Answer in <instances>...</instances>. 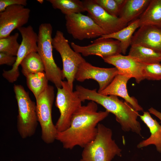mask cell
<instances>
[{"label": "cell", "instance_id": "cell-1", "mask_svg": "<svg viewBox=\"0 0 161 161\" xmlns=\"http://www.w3.org/2000/svg\"><path fill=\"white\" fill-rule=\"evenodd\" d=\"M97 109V103L92 101L81 106L73 114L69 127L57 132L56 140L65 149H72L77 146L83 148L95 138L98 124L109 114L106 110Z\"/></svg>", "mask_w": 161, "mask_h": 161}, {"label": "cell", "instance_id": "cell-2", "mask_svg": "<svg viewBox=\"0 0 161 161\" xmlns=\"http://www.w3.org/2000/svg\"><path fill=\"white\" fill-rule=\"evenodd\" d=\"M75 91L82 102L86 100L93 101L113 114L123 131H131L142 137L141 125L137 120L139 114L129 103L120 100L117 96L103 95L96 89H90L80 85L76 86Z\"/></svg>", "mask_w": 161, "mask_h": 161}, {"label": "cell", "instance_id": "cell-3", "mask_svg": "<svg viewBox=\"0 0 161 161\" xmlns=\"http://www.w3.org/2000/svg\"><path fill=\"white\" fill-rule=\"evenodd\" d=\"M95 138L83 148L79 161H112L122 156V150L112 138V130L103 124L97 125Z\"/></svg>", "mask_w": 161, "mask_h": 161}, {"label": "cell", "instance_id": "cell-4", "mask_svg": "<svg viewBox=\"0 0 161 161\" xmlns=\"http://www.w3.org/2000/svg\"><path fill=\"white\" fill-rule=\"evenodd\" d=\"M13 90L18 107L17 128L23 139L31 137L35 133L38 123L36 105L21 85H14Z\"/></svg>", "mask_w": 161, "mask_h": 161}, {"label": "cell", "instance_id": "cell-5", "mask_svg": "<svg viewBox=\"0 0 161 161\" xmlns=\"http://www.w3.org/2000/svg\"><path fill=\"white\" fill-rule=\"evenodd\" d=\"M52 27L48 23L41 24L38 28L37 52L43 61L44 72L49 81L57 88L61 87L64 79L62 70L57 66L52 54Z\"/></svg>", "mask_w": 161, "mask_h": 161}, {"label": "cell", "instance_id": "cell-6", "mask_svg": "<svg viewBox=\"0 0 161 161\" xmlns=\"http://www.w3.org/2000/svg\"><path fill=\"white\" fill-rule=\"evenodd\" d=\"M54 97V88L49 85L36 99L37 115L41 129V138L47 144L54 142L58 132L53 123L52 115Z\"/></svg>", "mask_w": 161, "mask_h": 161}, {"label": "cell", "instance_id": "cell-7", "mask_svg": "<svg viewBox=\"0 0 161 161\" xmlns=\"http://www.w3.org/2000/svg\"><path fill=\"white\" fill-rule=\"evenodd\" d=\"M52 45L61 58L64 78L66 79L70 88L73 90V83L79 67L86 61L80 53L71 48L68 41L61 31L58 30L56 32L52 38Z\"/></svg>", "mask_w": 161, "mask_h": 161}, {"label": "cell", "instance_id": "cell-8", "mask_svg": "<svg viewBox=\"0 0 161 161\" xmlns=\"http://www.w3.org/2000/svg\"><path fill=\"white\" fill-rule=\"evenodd\" d=\"M57 89L55 105L59 110L60 115L55 125L57 132H61L69 127L73 114L82 106V102L66 81L63 80L61 87Z\"/></svg>", "mask_w": 161, "mask_h": 161}, {"label": "cell", "instance_id": "cell-9", "mask_svg": "<svg viewBox=\"0 0 161 161\" xmlns=\"http://www.w3.org/2000/svg\"><path fill=\"white\" fill-rule=\"evenodd\" d=\"M66 27L68 33L80 40L100 37L105 32L88 16L81 13L65 15Z\"/></svg>", "mask_w": 161, "mask_h": 161}, {"label": "cell", "instance_id": "cell-10", "mask_svg": "<svg viewBox=\"0 0 161 161\" xmlns=\"http://www.w3.org/2000/svg\"><path fill=\"white\" fill-rule=\"evenodd\" d=\"M22 37V41L16 56V59L12 69L3 70V77L9 83L16 81L19 75V66L23 60L28 55L34 52H37L38 34L30 25L23 27L17 29Z\"/></svg>", "mask_w": 161, "mask_h": 161}, {"label": "cell", "instance_id": "cell-11", "mask_svg": "<svg viewBox=\"0 0 161 161\" xmlns=\"http://www.w3.org/2000/svg\"><path fill=\"white\" fill-rule=\"evenodd\" d=\"M87 16L90 17L105 32V35L116 32L127 26L118 17L114 16L107 12L95 0L83 1Z\"/></svg>", "mask_w": 161, "mask_h": 161}, {"label": "cell", "instance_id": "cell-12", "mask_svg": "<svg viewBox=\"0 0 161 161\" xmlns=\"http://www.w3.org/2000/svg\"><path fill=\"white\" fill-rule=\"evenodd\" d=\"M24 7L12 5L0 12V39L10 35L13 30L27 23L30 10Z\"/></svg>", "mask_w": 161, "mask_h": 161}, {"label": "cell", "instance_id": "cell-13", "mask_svg": "<svg viewBox=\"0 0 161 161\" xmlns=\"http://www.w3.org/2000/svg\"><path fill=\"white\" fill-rule=\"evenodd\" d=\"M119 74L118 70L115 67H98L85 61L79 66L75 79L81 82L88 79L96 80L99 84V89L97 92L99 93L106 88L115 76Z\"/></svg>", "mask_w": 161, "mask_h": 161}, {"label": "cell", "instance_id": "cell-14", "mask_svg": "<svg viewBox=\"0 0 161 161\" xmlns=\"http://www.w3.org/2000/svg\"><path fill=\"white\" fill-rule=\"evenodd\" d=\"M71 46L75 51L84 56L96 55L103 58L121 53L120 41L112 38H98L91 44L83 46L72 42Z\"/></svg>", "mask_w": 161, "mask_h": 161}, {"label": "cell", "instance_id": "cell-15", "mask_svg": "<svg viewBox=\"0 0 161 161\" xmlns=\"http://www.w3.org/2000/svg\"><path fill=\"white\" fill-rule=\"evenodd\" d=\"M103 59L105 62L116 68L119 74L134 78L137 83L145 79L143 75V64L128 55L119 54Z\"/></svg>", "mask_w": 161, "mask_h": 161}, {"label": "cell", "instance_id": "cell-16", "mask_svg": "<svg viewBox=\"0 0 161 161\" xmlns=\"http://www.w3.org/2000/svg\"><path fill=\"white\" fill-rule=\"evenodd\" d=\"M139 27L132 37L131 45H139L161 53V27L145 25Z\"/></svg>", "mask_w": 161, "mask_h": 161}, {"label": "cell", "instance_id": "cell-17", "mask_svg": "<svg viewBox=\"0 0 161 161\" xmlns=\"http://www.w3.org/2000/svg\"><path fill=\"white\" fill-rule=\"evenodd\" d=\"M131 78L125 75L118 74L114 78L109 85L99 93L106 95H114L124 99L136 111L143 110L137 100L129 95L127 89V84Z\"/></svg>", "mask_w": 161, "mask_h": 161}, {"label": "cell", "instance_id": "cell-18", "mask_svg": "<svg viewBox=\"0 0 161 161\" xmlns=\"http://www.w3.org/2000/svg\"><path fill=\"white\" fill-rule=\"evenodd\" d=\"M141 120L149 129L151 135L147 139L140 142L137 145L138 148L154 145L157 151L161 153V125L153 119L148 112H143V115H139Z\"/></svg>", "mask_w": 161, "mask_h": 161}, {"label": "cell", "instance_id": "cell-19", "mask_svg": "<svg viewBox=\"0 0 161 161\" xmlns=\"http://www.w3.org/2000/svg\"><path fill=\"white\" fill-rule=\"evenodd\" d=\"M150 0H125L120 9L119 17L126 24L142 14Z\"/></svg>", "mask_w": 161, "mask_h": 161}, {"label": "cell", "instance_id": "cell-20", "mask_svg": "<svg viewBox=\"0 0 161 161\" xmlns=\"http://www.w3.org/2000/svg\"><path fill=\"white\" fill-rule=\"evenodd\" d=\"M139 27V18L136 19L121 30L111 34L103 35L99 38H112L119 41L121 53L125 54L128 47L131 45L134 33Z\"/></svg>", "mask_w": 161, "mask_h": 161}, {"label": "cell", "instance_id": "cell-21", "mask_svg": "<svg viewBox=\"0 0 161 161\" xmlns=\"http://www.w3.org/2000/svg\"><path fill=\"white\" fill-rule=\"evenodd\" d=\"M139 19L140 27L153 25L161 27V0H150Z\"/></svg>", "mask_w": 161, "mask_h": 161}, {"label": "cell", "instance_id": "cell-22", "mask_svg": "<svg viewBox=\"0 0 161 161\" xmlns=\"http://www.w3.org/2000/svg\"><path fill=\"white\" fill-rule=\"evenodd\" d=\"M131 46L128 55L143 64L160 63L161 53L150 48L137 44Z\"/></svg>", "mask_w": 161, "mask_h": 161}, {"label": "cell", "instance_id": "cell-23", "mask_svg": "<svg viewBox=\"0 0 161 161\" xmlns=\"http://www.w3.org/2000/svg\"><path fill=\"white\" fill-rule=\"evenodd\" d=\"M21 72L26 77L28 75L44 72V65L41 57L37 52H32L22 61L20 65Z\"/></svg>", "mask_w": 161, "mask_h": 161}, {"label": "cell", "instance_id": "cell-24", "mask_svg": "<svg viewBox=\"0 0 161 161\" xmlns=\"http://www.w3.org/2000/svg\"><path fill=\"white\" fill-rule=\"evenodd\" d=\"M53 8L65 15L86 11L83 1L79 0H47Z\"/></svg>", "mask_w": 161, "mask_h": 161}, {"label": "cell", "instance_id": "cell-25", "mask_svg": "<svg viewBox=\"0 0 161 161\" xmlns=\"http://www.w3.org/2000/svg\"><path fill=\"white\" fill-rule=\"evenodd\" d=\"M26 77L27 86L33 93L35 99L49 85V80L44 72L30 74Z\"/></svg>", "mask_w": 161, "mask_h": 161}, {"label": "cell", "instance_id": "cell-26", "mask_svg": "<svg viewBox=\"0 0 161 161\" xmlns=\"http://www.w3.org/2000/svg\"><path fill=\"white\" fill-rule=\"evenodd\" d=\"M19 34H14L0 39V52L16 56L20 46L17 41Z\"/></svg>", "mask_w": 161, "mask_h": 161}, {"label": "cell", "instance_id": "cell-27", "mask_svg": "<svg viewBox=\"0 0 161 161\" xmlns=\"http://www.w3.org/2000/svg\"><path fill=\"white\" fill-rule=\"evenodd\" d=\"M143 75L145 79L149 80H161V64H143Z\"/></svg>", "mask_w": 161, "mask_h": 161}, {"label": "cell", "instance_id": "cell-28", "mask_svg": "<svg viewBox=\"0 0 161 161\" xmlns=\"http://www.w3.org/2000/svg\"><path fill=\"white\" fill-rule=\"evenodd\" d=\"M96 2L110 15L119 17L120 7L116 0H95Z\"/></svg>", "mask_w": 161, "mask_h": 161}, {"label": "cell", "instance_id": "cell-29", "mask_svg": "<svg viewBox=\"0 0 161 161\" xmlns=\"http://www.w3.org/2000/svg\"><path fill=\"white\" fill-rule=\"evenodd\" d=\"M27 4L26 0H0V12L4 11L10 6L19 5L25 6Z\"/></svg>", "mask_w": 161, "mask_h": 161}, {"label": "cell", "instance_id": "cell-30", "mask_svg": "<svg viewBox=\"0 0 161 161\" xmlns=\"http://www.w3.org/2000/svg\"><path fill=\"white\" fill-rule=\"evenodd\" d=\"M16 59V56L10 55L0 52V65L13 66Z\"/></svg>", "mask_w": 161, "mask_h": 161}, {"label": "cell", "instance_id": "cell-31", "mask_svg": "<svg viewBox=\"0 0 161 161\" xmlns=\"http://www.w3.org/2000/svg\"><path fill=\"white\" fill-rule=\"evenodd\" d=\"M149 112L157 117L160 121L161 123V112L157 110L153 107L148 109Z\"/></svg>", "mask_w": 161, "mask_h": 161}, {"label": "cell", "instance_id": "cell-32", "mask_svg": "<svg viewBox=\"0 0 161 161\" xmlns=\"http://www.w3.org/2000/svg\"><path fill=\"white\" fill-rule=\"evenodd\" d=\"M37 1L41 4H43L44 2V1L43 0H37Z\"/></svg>", "mask_w": 161, "mask_h": 161}]
</instances>
